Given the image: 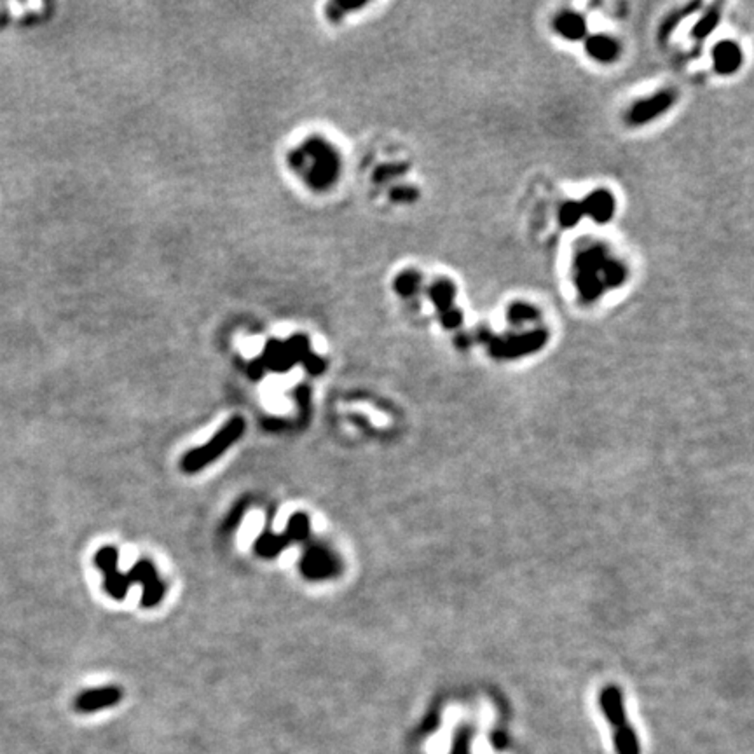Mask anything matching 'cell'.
<instances>
[{
	"label": "cell",
	"instance_id": "obj_1",
	"mask_svg": "<svg viewBox=\"0 0 754 754\" xmlns=\"http://www.w3.org/2000/svg\"><path fill=\"white\" fill-rule=\"evenodd\" d=\"M243 432H245V422L241 417H232L212 440L207 442L204 445H201L200 449H192L182 459V470L185 474H196V471L203 470L204 466H208L209 463H213L220 454L229 449L231 444H234L236 440L241 439Z\"/></svg>",
	"mask_w": 754,
	"mask_h": 754
},
{
	"label": "cell",
	"instance_id": "obj_2",
	"mask_svg": "<svg viewBox=\"0 0 754 754\" xmlns=\"http://www.w3.org/2000/svg\"><path fill=\"white\" fill-rule=\"evenodd\" d=\"M599 704L615 735V745L618 754H639V744L635 732L628 725L623 709L622 693L616 687H606L599 695Z\"/></svg>",
	"mask_w": 754,
	"mask_h": 754
},
{
	"label": "cell",
	"instance_id": "obj_3",
	"mask_svg": "<svg viewBox=\"0 0 754 754\" xmlns=\"http://www.w3.org/2000/svg\"><path fill=\"white\" fill-rule=\"evenodd\" d=\"M94 564L100 567L105 574V590L114 599H124L128 594L129 581L128 574H121L117 569V550L112 547H104L94 555Z\"/></svg>",
	"mask_w": 754,
	"mask_h": 754
},
{
	"label": "cell",
	"instance_id": "obj_4",
	"mask_svg": "<svg viewBox=\"0 0 754 754\" xmlns=\"http://www.w3.org/2000/svg\"><path fill=\"white\" fill-rule=\"evenodd\" d=\"M128 578L131 584L138 581L143 585V596H142V606L151 608L161 601L163 594H165V585L161 584V580L155 574V567L151 564L148 561H140L131 567V571L128 573Z\"/></svg>",
	"mask_w": 754,
	"mask_h": 754
},
{
	"label": "cell",
	"instance_id": "obj_5",
	"mask_svg": "<svg viewBox=\"0 0 754 754\" xmlns=\"http://www.w3.org/2000/svg\"><path fill=\"white\" fill-rule=\"evenodd\" d=\"M123 699V693L119 688L116 687H105V688H97V690H87L79 693L77 699H75L74 707L79 712H94L106 709V707H112L116 704L121 702Z\"/></svg>",
	"mask_w": 754,
	"mask_h": 754
},
{
	"label": "cell",
	"instance_id": "obj_6",
	"mask_svg": "<svg viewBox=\"0 0 754 754\" xmlns=\"http://www.w3.org/2000/svg\"><path fill=\"white\" fill-rule=\"evenodd\" d=\"M672 102H674V94L669 93V91L655 94V97H651L650 100L639 102V104L632 109L630 121L632 123H646V121H651L653 117L660 116L664 110H667L669 106L672 105Z\"/></svg>",
	"mask_w": 754,
	"mask_h": 754
},
{
	"label": "cell",
	"instance_id": "obj_7",
	"mask_svg": "<svg viewBox=\"0 0 754 754\" xmlns=\"http://www.w3.org/2000/svg\"><path fill=\"white\" fill-rule=\"evenodd\" d=\"M302 571L310 578H325L334 571V561L322 548H311L304 555Z\"/></svg>",
	"mask_w": 754,
	"mask_h": 754
},
{
	"label": "cell",
	"instance_id": "obj_8",
	"mask_svg": "<svg viewBox=\"0 0 754 754\" xmlns=\"http://www.w3.org/2000/svg\"><path fill=\"white\" fill-rule=\"evenodd\" d=\"M288 542H290V540H288L287 535L276 536L271 535V532H264V535L257 540V543H255V552H257L258 555H262V557H274V555H278L281 550L287 548Z\"/></svg>",
	"mask_w": 754,
	"mask_h": 754
},
{
	"label": "cell",
	"instance_id": "obj_9",
	"mask_svg": "<svg viewBox=\"0 0 754 754\" xmlns=\"http://www.w3.org/2000/svg\"><path fill=\"white\" fill-rule=\"evenodd\" d=\"M589 53L592 58L601 60V62H609L616 56V44L608 37H594L589 40Z\"/></svg>",
	"mask_w": 754,
	"mask_h": 754
},
{
	"label": "cell",
	"instance_id": "obj_10",
	"mask_svg": "<svg viewBox=\"0 0 754 754\" xmlns=\"http://www.w3.org/2000/svg\"><path fill=\"white\" fill-rule=\"evenodd\" d=\"M738 55H741V53H738L737 45L730 44V42L719 45V48L716 49V67H718V70H733L738 65Z\"/></svg>",
	"mask_w": 754,
	"mask_h": 754
},
{
	"label": "cell",
	"instance_id": "obj_11",
	"mask_svg": "<svg viewBox=\"0 0 754 754\" xmlns=\"http://www.w3.org/2000/svg\"><path fill=\"white\" fill-rule=\"evenodd\" d=\"M613 201L606 192H597L589 197V212L596 217L597 220H606L611 215Z\"/></svg>",
	"mask_w": 754,
	"mask_h": 754
},
{
	"label": "cell",
	"instance_id": "obj_12",
	"mask_svg": "<svg viewBox=\"0 0 754 754\" xmlns=\"http://www.w3.org/2000/svg\"><path fill=\"white\" fill-rule=\"evenodd\" d=\"M557 30L564 37L577 39V37H580L581 32H584V21H581V18L577 16V14L566 13L564 16H561L557 20Z\"/></svg>",
	"mask_w": 754,
	"mask_h": 754
},
{
	"label": "cell",
	"instance_id": "obj_13",
	"mask_svg": "<svg viewBox=\"0 0 754 754\" xmlns=\"http://www.w3.org/2000/svg\"><path fill=\"white\" fill-rule=\"evenodd\" d=\"M285 535L288 536V540H297V542L307 538V535H310V519H307L304 513H297V515H293L290 519V523H288L287 532H285Z\"/></svg>",
	"mask_w": 754,
	"mask_h": 754
},
{
	"label": "cell",
	"instance_id": "obj_14",
	"mask_svg": "<svg viewBox=\"0 0 754 754\" xmlns=\"http://www.w3.org/2000/svg\"><path fill=\"white\" fill-rule=\"evenodd\" d=\"M243 508H245V505H241V506H239V510H234V512H232V513H231L229 520H227V523H226V529H227V531H231V529H232V528H234V525H236V524H238V523H239V520H241V513H243Z\"/></svg>",
	"mask_w": 754,
	"mask_h": 754
}]
</instances>
